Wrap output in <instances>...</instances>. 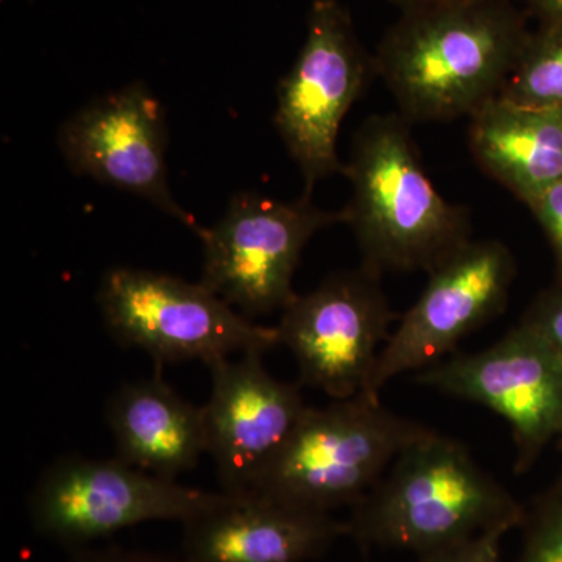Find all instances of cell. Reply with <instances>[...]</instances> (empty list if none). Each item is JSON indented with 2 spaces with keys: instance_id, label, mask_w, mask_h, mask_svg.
<instances>
[{
  "instance_id": "cell-1",
  "label": "cell",
  "mask_w": 562,
  "mask_h": 562,
  "mask_svg": "<svg viewBox=\"0 0 562 562\" xmlns=\"http://www.w3.org/2000/svg\"><path fill=\"white\" fill-rule=\"evenodd\" d=\"M508 0H460L403 11L373 57L408 122L471 117L501 95L528 36Z\"/></svg>"
},
{
  "instance_id": "cell-2",
  "label": "cell",
  "mask_w": 562,
  "mask_h": 562,
  "mask_svg": "<svg viewBox=\"0 0 562 562\" xmlns=\"http://www.w3.org/2000/svg\"><path fill=\"white\" fill-rule=\"evenodd\" d=\"M401 114L362 122L344 176L351 198L344 224L357 238L362 268L430 272L472 239L471 213L439 194Z\"/></svg>"
},
{
  "instance_id": "cell-3",
  "label": "cell",
  "mask_w": 562,
  "mask_h": 562,
  "mask_svg": "<svg viewBox=\"0 0 562 562\" xmlns=\"http://www.w3.org/2000/svg\"><path fill=\"white\" fill-rule=\"evenodd\" d=\"M349 536L362 549L425 554L492 528L519 527V502L461 442L430 430L351 506Z\"/></svg>"
},
{
  "instance_id": "cell-4",
  "label": "cell",
  "mask_w": 562,
  "mask_h": 562,
  "mask_svg": "<svg viewBox=\"0 0 562 562\" xmlns=\"http://www.w3.org/2000/svg\"><path fill=\"white\" fill-rule=\"evenodd\" d=\"M430 430L366 392L324 408L308 406L249 494L321 513L355 506Z\"/></svg>"
},
{
  "instance_id": "cell-5",
  "label": "cell",
  "mask_w": 562,
  "mask_h": 562,
  "mask_svg": "<svg viewBox=\"0 0 562 562\" xmlns=\"http://www.w3.org/2000/svg\"><path fill=\"white\" fill-rule=\"evenodd\" d=\"M98 305L106 328L124 347L157 362L201 360L209 368L233 353H262L280 346L276 327H262L199 283L147 271L114 268L103 276Z\"/></svg>"
},
{
  "instance_id": "cell-6",
  "label": "cell",
  "mask_w": 562,
  "mask_h": 562,
  "mask_svg": "<svg viewBox=\"0 0 562 562\" xmlns=\"http://www.w3.org/2000/svg\"><path fill=\"white\" fill-rule=\"evenodd\" d=\"M236 495L181 486L120 458L66 457L52 462L33 487L29 516L35 531L70 549L151 522H190Z\"/></svg>"
},
{
  "instance_id": "cell-7",
  "label": "cell",
  "mask_w": 562,
  "mask_h": 562,
  "mask_svg": "<svg viewBox=\"0 0 562 562\" xmlns=\"http://www.w3.org/2000/svg\"><path fill=\"white\" fill-rule=\"evenodd\" d=\"M336 224H344V211L322 210L310 195L281 202L239 192L220 222L199 235L201 283L249 319L283 312L297 295L292 280L303 249Z\"/></svg>"
},
{
  "instance_id": "cell-8",
  "label": "cell",
  "mask_w": 562,
  "mask_h": 562,
  "mask_svg": "<svg viewBox=\"0 0 562 562\" xmlns=\"http://www.w3.org/2000/svg\"><path fill=\"white\" fill-rule=\"evenodd\" d=\"M373 58L366 55L349 11L336 0H314L308 33L297 60L277 87L273 122L288 154L301 169L305 191L346 172L338 155L339 128L361 98Z\"/></svg>"
},
{
  "instance_id": "cell-9",
  "label": "cell",
  "mask_w": 562,
  "mask_h": 562,
  "mask_svg": "<svg viewBox=\"0 0 562 562\" xmlns=\"http://www.w3.org/2000/svg\"><path fill=\"white\" fill-rule=\"evenodd\" d=\"M395 319L379 273L361 266L295 295L276 328L280 346L297 362L301 382L342 401L369 394Z\"/></svg>"
},
{
  "instance_id": "cell-10",
  "label": "cell",
  "mask_w": 562,
  "mask_h": 562,
  "mask_svg": "<svg viewBox=\"0 0 562 562\" xmlns=\"http://www.w3.org/2000/svg\"><path fill=\"white\" fill-rule=\"evenodd\" d=\"M514 276L512 250L495 239H471L431 269L419 299L384 344L369 395L380 398L395 376L442 361L465 336L501 314Z\"/></svg>"
},
{
  "instance_id": "cell-11",
  "label": "cell",
  "mask_w": 562,
  "mask_h": 562,
  "mask_svg": "<svg viewBox=\"0 0 562 562\" xmlns=\"http://www.w3.org/2000/svg\"><path fill=\"white\" fill-rule=\"evenodd\" d=\"M417 383L479 405L508 422L516 472H525L562 432V360L520 322L501 341L472 355H454L417 372Z\"/></svg>"
},
{
  "instance_id": "cell-12",
  "label": "cell",
  "mask_w": 562,
  "mask_h": 562,
  "mask_svg": "<svg viewBox=\"0 0 562 562\" xmlns=\"http://www.w3.org/2000/svg\"><path fill=\"white\" fill-rule=\"evenodd\" d=\"M58 147L76 176L131 192L201 235L168 183L165 110L140 81L94 99L61 125Z\"/></svg>"
},
{
  "instance_id": "cell-13",
  "label": "cell",
  "mask_w": 562,
  "mask_h": 562,
  "mask_svg": "<svg viewBox=\"0 0 562 562\" xmlns=\"http://www.w3.org/2000/svg\"><path fill=\"white\" fill-rule=\"evenodd\" d=\"M211 395L202 406L206 453L222 491L247 495L297 427L308 406L294 384L273 379L262 353L209 366Z\"/></svg>"
},
{
  "instance_id": "cell-14",
  "label": "cell",
  "mask_w": 562,
  "mask_h": 562,
  "mask_svg": "<svg viewBox=\"0 0 562 562\" xmlns=\"http://www.w3.org/2000/svg\"><path fill=\"white\" fill-rule=\"evenodd\" d=\"M347 522L262 495H236L183 524L184 562H302L319 557Z\"/></svg>"
},
{
  "instance_id": "cell-15",
  "label": "cell",
  "mask_w": 562,
  "mask_h": 562,
  "mask_svg": "<svg viewBox=\"0 0 562 562\" xmlns=\"http://www.w3.org/2000/svg\"><path fill=\"white\" fill-rule=\"evenodd\" d=\"M116 458L165 479L191 471L206 453L203 412L160 375L122 384L106 401Z\"/></svg>"
},
{
  "instance_id": "cell-16",
  "label": "cell",
  "mask_w": 562,
  "mask_h": 562,
  "mask_svg": "<svg viewBox=\"0 0 562 562\" xmlns=\"http://www.w3.org/2000/svg\"><path fill=\"white\" fill-rule=\"evenodd\" d=\"M469 147L487 176L530 205L562 181V109L491 99L472 114Z\"/></svg>"
},
{
  "instance_id": "cell-17",
  "label": "cell",
  "mask_w": 562,
  "mask_h": 562,
  "mask_svg": "<svg viewBox=\"0 0 562 562\" xmlns=\"http://www.w3.org/2000/svg\"><path fill=\"white\" fill-rule=\"evenodd\" d=\"M501 98L520 105L562 109V25L542 24L530 33Z\"/></svg>"
},
{
  "instance_id": "cell-18",
  "label": "cell",
  "mask_w": 562,
  "mask_h": 562,
  "mask_svg": "<svg viewBox=\"0 0 562 562\" xmlns=\"http://www.w3.org/2000/svg\"><path fill=\"white\" fill-rule=\"evenodd\" d=\"M520 562H562V497L542 509L528 535Z\"/></svg>"
},
{
  "instance_id": "cell-19",
  "label": "cell",
  "mask_w": 562,
  "mask_h": 562,
  "mask_svg": "<svg viewBox=\"0 0 562 562\" xmlns=\"http://www.w3.org/2000/svg\"><path fill=\"white\" fill-rule=\"evenodd\" d=\"M514 527L492 528L465 541L420 554L419 562H501L503 538Z\"/></svg>"
},
{
  "instance_id": "cell-20",
  "label": "cell",
  "mask_w": 562,
  "mask_h": 562,
  "mask_svg": "<svg viewBox=\"0 0 562 562\" xmlns=\"http://www.w3.org/2000/svg\"><path fill=\"white\" fill-rule=\"evenodd\" d=\"M522 322L538 331L562 360V290L539 299Z\"/></svg>"
},
{
  "instance_id": "cell-21",
  "label": "cell",
  "mask_w": 562,
  "mask_h": 562,
  "mask_svg": "<svg viewBox=\"0 0 562 562\" xmlns=\"http://www.w3.org/2000/svg\"><path fill=\"white\" fill-rule=\"evenodd\" d=\"M528 206L549 236L562 276V181L543 192Z\"/></svg>"
},
{
  "instance_id": "cell-22",
  "label": "cell",
  "mask_w": 562,
  "mask_h": 562,
  "mask_svg": "<svg viewBox=\"0 0 562 562\" xmlns=\"http://www.w3.org/2000/svg\"><path fill=\"white\" fill-rule=\"evenodd\" d=\"M69 562H184L183 558L161 557L140 550L124 549V547H101V549L80 550Z\"/></svg>"
},
{
  "instance_id": "cell-23",
  "label": "cell",
  "mask_w": 562,
  "mask_h": 562,
  "mask_svg": "<svg viewBox=\"0 0 562 562\" xmlns=\"http://www.w3.org/2000/svg\"><path fill=\"white\" fill-rule=\"evenodd\" d=\"M542 24L562 25V0H527Z\"/></svg>"
},
{
  "instance_id": "cell-24",
  "label": "cell",
  "mask_w": 562,
  "mask_h": 562,
  "mask_svg": "<svg viewBox=\"0 0 562 562\" xmlns=\"http://www.w3.org/2000/svg\"><path fill=\"white\" fill-rule=\"evenodd\" d=\"M403 9H416V7L438 5V3L460 2V0H392Z\"/></svg>"
},
{
  "instance_id": "cell-25",
  "label": "cell",
  "mask_w": 562,
  "mask_h": 562,
  "mask_svg": "<svg viewBox=\"0 0 562 562\" xmlns=\"http://www.w3.org/2000/svg\"><path fill=\"white\" fill-rule=\"evenodd\" d=\"M561 435H562V432H561Z\"/></svg>"
}]
</instances>
